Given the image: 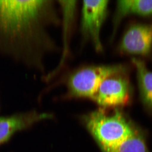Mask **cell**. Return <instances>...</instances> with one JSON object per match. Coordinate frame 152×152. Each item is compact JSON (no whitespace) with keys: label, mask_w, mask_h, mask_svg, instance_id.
<instances>
[{"label":"cell","mask_w":152,"mask_h":152,"mask_svg":"<svg viewBox=\"0 0 152 152\" xmlns=\"http://www.w3.org/2000/svg\"><path fill=\"white\" fill-rule=\"evenodd\" d=\"M109 1H84L82 10L81 31L83 37L91 41L98 52L102 50L101 31L107 17Z\"/></svg>","instance_id":"277c9868"},{"label":"cell","mask_w":152,"mask_h":152,"mask_svg":"<svg viewBox=\"0 0 152 152\" xmlns=\"http://www.w3.org/2000/svg\"><path fill=\"white\" fill-rule=\"evenodd\" d=\"M118 74L109 77L102 83L92 98L99 104L104 107L125 105L130 99L129 80Z\"/></svg>","instance_id":"5b68a950"},{"label":"cell","mask_w":152,"mask_h":152,"mask_svg":"<svg viewBox=\"0 0 152 152\" xmlns=\"http://www.w3.org/2000/svg\"><path fill=\"white\" fill-rule=\"evenodd\" d=\"M152 48V26L133 25L123 37L120 49L131 54L148 55Z\"/></svg>","instance_id":"8992f818"},{"label":"cell","mask_w":152,"mask_h":152,"mask_svg":"<svg viewBox=\"0 0 152 152\" xmlns=\"http://www.w3.org/2000/svg\"><path fill=\"white\" fill-rule=\"evenodd\" d=\"M59 2L62 8L63 16L64 39L62 56L57 67L47 76V80L50 79L59 72L67 57L69 50V39L75 15L77 1H59Z\"/></svg>","instance_id":"ba28073f"},{"label":"cell","mask_w":152,"mask_h":152,"mask_svg":"<svg viewBox=\"0 0 152 152\" xmlns=\"http://www.w3.org/2000/svg\"><path fill=\"white\" fill-rule=\"evenodd\" d=\"M58 21L50 1H0V49L35 63L52 46L45 28Z\"/></svg>","instance_id":"6da1fadb"},{"label":"cell","mask_w":152,"mask_h":152,"mask_svg":"<svg viewBox=\"0 0 152 152\" xmlns=\"http://www.w3.org/2000/svg\"><path fill=\"white\" fill-rule=\"evenodd\" d=\"M130 14L141 16L152 14V1L125 0L118 1L114 18V25L118 26L123 18Z\"/></svg>","instance_id":"9c48e42d"},{"label":"cell","mask_w":152,"mask_h":152,"mask_svg":"<svg viewBox=\"0 0 152 152\" xmlns=\"http://www.w3.org/2000/svg\"><path fill=\"white\" fill-rule=\"evenodd\" d=\"M103 151L104 152H148L143 138L135 130L120 144Z\"/></svg>","instance_id":"8fae6325"},{"label":"cell","mask_w":152,"mask_h":152,"mask_svg":"<svg viewBox=\"0 0 152 152\" xmlns=\"http://www.w3.org/2000/svg\"><path fill=\"white\" fill-rule=\"evenodd\" d=\"M121 65L94 66L83 68L72 74L68 80V88L72 96L92 99L102 82L118 74L124 73Z\"/></svg>","instance_id":"3957f363"},{"label":"cell","mask_w":152,"mask_h":152,"mask_svg":"<svg viewBox=\"0 0 152 152\" xmlns=\"http://www.w3.org/2000/svg\"><path fill=\"white\" fill-rule=\"evenodd\" d=\"M45 117V114L34 111L0 117V145L8 142L15 134L31 128Z\"/></svg>","instance_id":"52a82bcc"},{"label":"cell","mask_w":152,"mask_h":152,"mask_svg":"<svg viewBox=\"0 0 152 152\" xmlns=\"http://www.w3.org/2000/svg\"><path fill=\"white\" fill-rule=\"evenodd\" d=\"M132 62L137 69L142 99L145 104L152 109V72L147 69L140 60L134 58Z\"/></svg>","instance_id":"30bf717a"},{"label":"cell","mask_w":152,"mask_h":152,"mask_svg":"<svg viewBox=\"0 0 152 152\" xmlns=\"http://www.w3.org/2000/svg\"><path fill=\"white\" fill-rule=\"evenodd\" d=\"M86 123L103 150L120 144L134 131L119 111L108 115L100 109L87 116Z\"/></svg>","instance_id":"7a4b0ae2"}]
</instances>
